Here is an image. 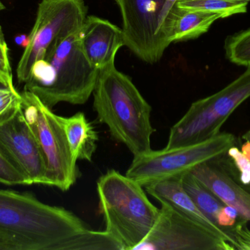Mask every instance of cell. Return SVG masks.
<instances>
[{
	"instance_id": "7a4b0ae2",
	"label": "cell",
	"mask_w": 250,
	"mask_h": 250,
	"mask_svg": "<svg viewBox=\"0 0 250 250\" xmlns=\"http://www.w3.org/2000/svg\"><path fill=\"white\" fill-rule=\"evenodd\" d=\"M79 32L51 44L23 84V91L35 94L51 110L62 102L84 104L93 92L99 70L85 56Z\"/></svg>"
},
{
	"instance_id": "5b68a950",
	"label": "cell",
	"mask_w": 250,
	"mask_h": 250,
	"mask_svg": "<svg viewBox=\"0 0 250 250\" xmlns=\"http://www.w3.org/2000/svg\"><path fill=\"white\" fill-rule=\"evenodd\" d=\"M247 68L221 91L192 103L170 129L166 148L193 145L220 134L232 113L250 97V66Z\"/></svg>"
},
{
	"instance_id": "f1b7e54d",
	"label": "cell",
	"mask_w": 250,
	"mask_h": 250,
	"mask_svg": "<svg viewBox=\"0 0 250 250\" xmlns=\"http://www.w3.org/2000/svg\"><path fill=\"white\" fill-rule=\"evenodd\" d=\"M0 44H6L5 38H4V33H3L1 26H0Z\"/></svg>"
},
{
	"instance_id": "ffe728a7",
	"label": "cell",
	"mask_w": 250,
	"mask_h": 250,
	"mask_svg": "<svg viewBox=\"0 0 250 250\" xmlns=\"http://www.w3.org/2000/svg\"><path fill=\"white\" fill-rule=\"evenodd\" d=\"M225 51L229 61L238 66H250V29L229 35L225 41Z\"/></svg>"
},
{
	"instance_id": "7402d4cb",
	"label": "cell",
	"mask_w": 250,
	"mask_h": 250,
	"mask_svg": "<svg viewBox=\"0 0 250 250\" xmlns=\"http://www.w3.org/2000/svg\"><path fill=\"white\" fill-rule=\"evenodd\" d=\"M0 183L6 185H27L23 175L18 171L0 151Z\"/></svg>"
},
{
	"instance_id": "ba28073f",
	"label": "cell",
	"mask_w": 250,
	"mask_h": 250,
	"mask_svg": "<svg viewBox=\"0 0 250 250\" xmlns=\"http://www.w3.org/2000/svg\"><path fill=\"white\" fill-rule=\"evenodd\" d=\"M85 0H41L36 19L16 68L19 84L27 80L33 65L59 38L79 32L86 18Z\"/></svg>"
},
{
	"instance_id": "d4e9b609",
	"label": "cell",
	"mask_w": 250,
	"mask_h": 250,
	"mask_svg": "<svg viewBox=\"0 0 250 250\" xmlns=\"http://www.w3.org/2000/svg\"><path fill=\"white\" fill-rule=\"evenodd\" d=\"M239 216V213L237 209L230 205H226L219 213L217 224L224 228L232 227L234 226Z\"/></svg>"
},
{
	"instance_id": "f546056e",
	"label": "cell",
	"mask_w": 250,
	"mask_h": 250,
	"mask_svg": "<svg viewBox=\"0 0 250 250\" xmlns=\"http://www.w3.org/2000/svg\"><path fill=\"white\" fill-rule=\"evenodd\" d=\"M242 138H243L245 140L250 141V130L246 132V133L242 136Z\"/></svg>"
},
{
	"instance_id": "30bf717a",
	"label": "cell",
	"mask_w": 250,
	"mask_h": 250,
	"mask_svg": "<svg viewBox=\"0 0 250 250\" xmlns=\"http://www.w3.org/2000/svg\"><path fill=\"white\" fill-rule=\"evenodd\" d=\"M123 18L125 45L146 63L161 60L169 44L158 33L165 0H115Z\"/></svg>"
},
{
	"instance_id": "8992f818",
	"label": "cell",
	"mask_w": 250,
	"mask_h": 250,
	"mask_svg": "<svg viewBox=\"0 0 250 250\" xmlns=\"http://www.w3.org/2000/svg\"><path fill=\"white\" fill-rule=\"evenodd\" d=\"M236 137L220 133L203 142L178 148L152 151L134 157L126 176L146 187L160 181L181 178L198 164L224 157L234 146Z\"/></svg>"
},
{
	"instance_id": "5bb4252c",
	"label": "cell",
	"mask_w": 250,
	"mask_h": 250,
	"mask_svg": "<svg viewBox=\"0 0 250 250\" xmlns=\"http://www.w3.org/2000/svg\"><path fill=\"white\" fill-rule=\"evenodd\" d=\"M190 173L226 205L237 209L239 217L250 221V193L215 160L198 164Z\"/></svg>"
},
{
	"instance_id": "277c9868",
	"label": "cell",
	"mask_w": 250,
	"mask_h": 250,
	"mask_svg": "<svg viewBox=\"0 0 250 250\" xmlns=\"http://www.w3.org/2000/svg\"><path fill=\"white\" fill-rule=\"evenodd\" d=\"M97 188L105 230L123 250H134L152 228L160 209L150 202L140 183L116 170L101 176Z\"/></svg>"
},
{
	"instance_id": "603a6c76",
	"label": "cell",
	"mask_w": 250,
	"mask_h": 250,
	"mask_svg": "<svg viewBox=\"0 0 250 250\" xmlns=\"http://www.w3.org/2000/svg\"><path fill=\"white\" fill-rule=\"evenodd\" d=\"M248 222L240 217L230 228L236 250H250V230Z\"/></svg>"
},
{
	"instance_id": "2e32d148",
	"label": "cell",
	"mask_w": 250,
	"mask_h": 250,
	"mask_svg": "<svg viewBox=\"0 0 250 250\" xmlns=\"http://www.w3.org/2000/svg\"><path fill=\"white\" fill-rule=\"evenodd\" d=\"M60 120L75 160L92 161L98 141V133L92 123L82 113L68 117L60 116Z\"/></svg>"
},
{
	"instance_id": "ac0fdd59",
	"label": "cell",
	"mask_w": 250,
	"mask_h": 250,
	"mask_svg": "<svg viewBox=\"0 0 250 250\" xmlns=\"http://www.w3.org/2000/svg\"><path fill=\"white\" fill-rule=\"evenodd\" d=\"M60 250H123L120 242L107 230L93 231L85 229L69 237Z\"/></svg>"
},
{
	"instance_id": "d6986e66",
	"label": "cell",
	"mask_w": 250,
	"mask_h": 250,
	"mask_svg": "<svg viewBox=\"0 0 250 250\" xmlns=\"http://www.w3.org/2000/svg\"><path fill=\"white\" fill-rule=\"evenodd\" d=\"M249 1L245 0H178L180 8L217 13L223 19L248 11Z\"/></svg>"
},
{
	"instance_id": "7c38bea8",
	"label": "cell",
	"mask_w": 250,
	"mask_h": 250,
	"mask_svg": "<svg viewBox=\"0 0 250 250\" xmlns=\"http://www.w3.org/2000/svg\"><path fill=\"white\" fill-rule=\"evenodd\" d=\"M79 41L86 58L98 70L115 60L119 50L125 45L123 29L95 16H86L79 32Z\"/></svg>"
},
{
	"instance_id": "83f0119b",
	"label": "cell",
	"mask_w": 250,
	"mask_h": 250,
	"mask_svg": "<svg viewBox=\"0 0 250 250\" xmlns=\"http://www.w3.org/2000/svg\"><path fill=\"white\" fill-rule=\"evenodd\" d=\"M242 152L250 161V141L246 140V142L242 145Z\"/></svg>"
},
{
	"instance_id": "e0dca14e",
	"label": "cell",
	"mask_w": 250,
	"mask_h": 250,
	"mask_svg": "<svg viewBox=\"0 0 250 250\" xmlns=\"http://www.w3.org/2000/svg\"><path fill=\"white\" fill-rule=\"evenodd\" d=\"M182 181L184 187L201 212L211 223L219 226L217 224V217L222 208L226 206V204L209 189L200 183L190 173L182 176Z\"/></svg>"
},
{
	"instance_id": "8fae6325",
	"label": "cell",
	"mask_w": 250,
	"mask_h": 250,
	"mask_svg": "<svg viewBox=\"0 0 250 250\" xmlns=\"http://www.w3.org/2000/svg\"><path fill=\"white\" fill-rule=\"evenodd\" d=\"M0 151L23 175L27 185L47 184L45 156L21 107L13 118L0 126Z\"/></svg>"
},
{
	"instance_id": "1f68e13d",
	"label": "cell",
	"mask_w": 250,
	"mask_h": 250,
	"mask_svg": "<svg viewBox=\"0 0 250 250\" xmlns=\"http://www.w3.org/2000/svg\"><path fill=\"white\" fill-rule=\"evenodd\" d=\"M249 193H250V183L248 185H245V186H242Z\"/></svg>"
},
{
	"instance_id": "52a82bcc",
	"label": "cell",
	"mask_w": 250,
	"mask_h": 250,
	"mask_svg": "<svg viewBox=\"0 0 250 250\" xmlns=\"http://www.w3.org/2000/svg\"><path fill=\"white\" fill-rule=\"evenodd\" d=\"M25 120L36 136L45 156L47 186L68 190L79 176L76 162L60 116L29 91L21 92Z\"/></svg>"
},
{
	"instance_id": "9c48e42d",
	"label": "cell",
	"mask_w": 250,
	"mask_h": 250,
	"mask_svg": "<svg viewBox=\"0 0 250 250\" xmlns=\"http://www.w3.org/2000/svg\"><path fill=\"white\" fill-rule=\"evenodd\" d=\"M233 250L229 242L168 205H162L152 228L134 250Z\"/></svg>"
},
{
	"instance_id": "4dcf8cb0",
	"label": "cell",
	"mask_w": 250,
	"mask_h": 250,
	"mask_svg": "<svg viewBox=\"0 0 250 250\" xmlns=\"http://www.w3.org/2000/svg\"><path fill=\"white\" fill-rule=\"evenodd\" d=\"M4 9H5V6H4V4H3L1 0H0V12L2 11V10H4Z\"/></svg>"
},
{
	"instance_id": "d6a6232c",
	"label": "cell",
	"mask_w": 250,
	"mask_h": 250,
	"mask_svg": "<svg viewBox=\"0 0 250 250\" xmlns=\"http://www.w3.org/2000/svg\"><path fill=\"white\" fill-rule=\"evenodd\" d=\"M245 1H249V2H250V0H245Z\"/></svg>"
},
{
	"instance_id": "44dd1931",
	"label": "cell",
	"mask_w": 250,
	"mask_h": 250,
	"mask_svg": "<svg viewBox=\"0 0 250 250\" xmlns=\"http://www.w3.org/2000/svg\"><path fill=\"white\" fill-rule=\"evenodd\" d=\"M21 92L10 87L0 88V126L11 120L21 107Z\"/></svg>"
},
{
	"instance_id": "9a60e30c",
	"label": "cell",
	"mask_w": 250,
	"mask_h": 250,
	"mask_svg": "<svg viewBox=\"0 0 250 250\" xmlns=\"http://www.w3.org/2000/svg\"><path fill=\"white\" fill-rule=\"evenodd\" d=\"M220 19L223 18L217 13L180 8L175 4L162 24L160 33L169 45L195 39L208 32L214 22Z\"/></svg>"
},
{
	"instance_id": "4316f807",
	"label": "cell",
	"mask_w": 250,
	"mask_h": 250,
	"mask_svg": "<svg viewBox=\"0 0 250 250\" xmlns=\"http://www.w3.org/2000/svg\"><path fill=\"white\" fill-rule=\"evenodd\" d=\"M0 250H17L14 244L0 233Z\"/></svg>"
},
{
	"instance_id": "4fadbf2b",
	"label": "cell",
	"mask_w": 250,
	"mask_h": 250,
	"mask_svg": "<svg viewBox=\"0 0 250 250\" xmlns=\"http://www.w3.org/2000/svg\"><path fill=\"white\" fill-rule=\"evenodd\" d=\"M145 189L151 196L154 197L162 205H168L178 212L187 216L195 223L208 229L217 237L229 242L236 250L234 240L230 231L231 227L223 228L211 223L201 212L184 187L182 177L160 181L148 185Z\"/></svg>"
},
{
	"instance_id": "6da1fadb",
	"label": "cell",
	"mask_w": 250,
	"mask_h": 250,
	"mask_svg": "<svg viewBox=\"0 0 250 250\" xmlns=\"http://www.w3.org/2000/svg\"><path fill=\"white\" fill-rule=\"evenodd\" d=\"M92 95L94 108L111 136L127 147L134 157L151 151L155 132L151 123V106L129 76L115 66V60L99 70Z\"/></svg>"
},
{
	"instance_id": "3957f363",
	"label": "cell",
	"mask_w": 250,
	"mask_h": 250,
	"mask_svg": "<svg viewBox=\"0 0 250 250\" xmlns=\"http://www.w3.org/2000/svg\"><path fill=\"white\" fill-rule=\"evenodd\" d=\"M85 229L83 222L64 208L31 194L0 189V233L17 250H60L64 240Z\"/></svg>"
},
{
	"instance_id": "cb8c5ba5",
	"label": "cell",
	"mask_w": 250,
	"mask_h": 250,
	"mask_svg": "<svg viewBox=\"0 0 250 250\" xmlns=\"http://www.w3.org/2000/svg\"><path fill=\"white\" fill-rule=\"evenodd\" d=\"M0 85L10 88L14 87L7 44H0Z\"/></svg>"
},
{
	"instance_id": "484cf974",
	"label": "cell",
	"mask_w": 250,
	"mask_h": 250,
	"mask_svg": "<svg viewBox=\"0 0 250 250\" xmlns=\"http://www.w3.org/2000/svg\"><path fill=\"white\" fill-rule=\"evenodd\" d=\"M178 0H165L164 4H163V9H162L161 13H160V21H159V26H158V33H160V27H161L162 24L164 22L165 19H166V16L168 14L169 12L170 11L173 6L176 4ZM161 35V34H160ZM163 36V35H162ZM168 44V43H167Z\"/></svg>"
}]
</instances>
